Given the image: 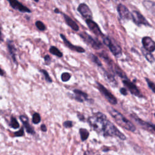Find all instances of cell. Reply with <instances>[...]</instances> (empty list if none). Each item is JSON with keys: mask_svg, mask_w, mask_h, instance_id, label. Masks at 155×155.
I'll use <instances>...</instances> for the list:
<instances>
[{"mask_svg": "<svg viewBox=\"0 0 155 155\" xmlns=\"http://www.w3.org/2000/svg\"><path fill=\"white\" fill-rule=\"evenodd\" d=\"M54 12L55 13H61V12H60V11H59V10L58 8H56L54 10Z\"/></svg>", "mask_w": 155, "mask_h": 155, "instance_id": "cell-37", "label": "cell"}, {"mask_svg": "<svg viewBox=\"0 0 155 155\" xmlns=\"http://www.w3.org/2000/svg\"><path fill=\"white\" fill-rule=\"evenodd\" d=\"M151 128H152V130H154V131L155 132V125H154V124H153V125L151 124Z\"/></svg>", "mask_w": 155, "mask_h": 155, "instance_id": "cell-38", "label": "cell"}, {"mask_svg": "<svg viewBox=\"0 0 155 155\" xmlns=\"http://www.w3.org/2000/svg\"><path fill=\"white\" fill-rule=\"evenodd\" d=\"M122 82L123 84L127 88V89L132 94L140 97H142V95L140 93L139 90L137 88V87L134 84L130 82L128 79H124L122 81Z\"/></svg>", "mask_w": 155, "mask_h": 155, "instance_id": "cell-9", "label": "cell"}, {"mask_svg": "<svg viewBox=\"0 0 155 155\" xmlns=\"http://www.w3.org/2000/svg\"><path fill=\"white\" fill-rule=\"evenodd\" d=\"M79 35L86 43L90 45L94 49L99 50L102 48V44L101 43V42L97 39L93 38L86 32H82Z\"/></svg>", "mask_w": 155, "mask_h": 155, "instance_id": "cell-4", "label": "cell"}, {"mask_svg": "<svg viewBox=\"0 0 155 155\" xmlns=\"http://www.w3.org/2000/svg\"><path fill=\"white\" fill-rule=\"evenodd\" d=\"M84 155H96V154L91 151H87L84 153Z\"/></svg>", "mask_w": 155, "mask_h": 155, "instance_id": "cell-36", "label": "cell"}, {"mask_svg": "<svg viewBox=\"0 0 155 155\" xmlns=\"http://www.w3.org/2000/svg\"><path fill=\"white\" fill-rule=\"evenodd\" d=\"M145 79L147 81V84H148L149 88L155 93V84L148 78H145Z\"/></svg>", "mask_w": 155, "mask_h": 155, "instance_id": "cell-29", "label": "cell"}, {"mask_svg": "<svg viewBox=\"0 0 155 155\" xmlns=\"http://www.w3.org/2000/svg\"><path fill=\"white\" fill-rule=\"evenodd\" d=\"M7 48H8L9 54L11 56L13 62L15 63H17V61H16V48L15 47V44L13 41H12V40L7 41Z\"/></svg>", "mask_w": 155, "mask_h": 155, "instance_id": "cell-17", "label": "cell"}, {"mask_svg": "<svg viewBox=\"0 0 155 155\" xmlns=\"http://www.w3.org/2000/svg\"><path fill=\"white\" fill-rule=\"evenodd\" d=\"M61 78L62 82H67L71 78V74L68 72H64L62 73Z\"/></svg>", "mask_w": 155, "mask_h": 155, "instance_id": "cell-28", "label": "cell"}, {"mask_svg": "<svg viewBox=\"0 0 155 155\" xmlns=\"http://www.w3.org/2000/svg\"><path fill=\"white\" fill-rule=\"evenodd\" d=\"M8 2L10 5V6L20 12L22 13H31V10L27 7L22 5L20 2L16 1V0H9Z\"/></svg>", "mask_w": 155, "mask_h": 155, "instance_id": "cell-13", "label": "cell"}, {"mask_svg": "<svg viewBox=\"0 0 155 155\" xmlns=\"http://www.w3.org/2000/svg\"><path fill=\"white\" fill-rule=\"evenodd\" d=\"M77 116H78V119H79L80 120L84 121V120H85V117H84V116L82 114H81V113H77Z\"/></svg>", "mask_w": 155, "mask_h": 155, "instance_id": "cell-34", "label": "cell"}, {"mask_svg": "<svg viewBox=\"0 0 155 155\" xmlns=\"http://www.w3.org/2000/svg\"><path fill=\"white\" fill-rule=\"evenodd\" d=\"M143 5L155 17V2L151 1H144Z\"/></svg>", "mask_w": 155, "mask_h": 155, "instance_id": "cell-19", "label": "cell"}, {"mask_svg": "<svg viewBox=\"0 0 155 155\" xmlns=\"http://www.w3.org/2000/svg\"><path fill=\"white\" fill-rule=\"evenodd\" d=\"M141 50H142V53H143V55L145 56L146 59H147L149 62H150V63H153V62H154L155 59H154L153 55L150 52L147 51L146 50H145V49L143 48L141 49Z\"/></svg>", "mask_w": 155, "mask_h": 155, "instance_id": "cell-20", "label": "cell"}, {"mask_svg": "<svg viewBox=\"0 0 155 155\" xmlns=\"http://www.w3.org/2000/svg\"><path fill=\"white\" fill-rule=\"evenodd\" d=\"M41 130L42 131H44V132L47 131V127L45 126V124H42V125H41Z\"/></svg>", "mask_w": 155, "mask_h": 155, "instance_id": "cell-35", "label": "cell"}, {"mask_svg": "<svg viewBox=\"0 0 155 155\" xmlns=\"http://www.w3.org/2000/svg\"><path fill=\"white\" fill-rule=\"evenodd\" d=\"M1 76H2L3 75V70L1 69Z\"/></svg>", "mask_w": 155, "mask_h": 155, "instance_id": "cell-39", "label": "cell"}, {"mask_svg": "<svg viewBox=\"0 0 155 155\" xmlns=\"http://www.w3.org/2000/svg\"><path fill=\"white\" fill-rule=\"evenodd\" d=\"M49 51L51 54H52L54 56H56L59 58H61L63 56L62 53L57 47H56L54 46H51L49 48Z\"/></svg>", "mask_w": 155, "mask_h": 155, "instance_id": "cell-21", "label": "cell"}, {"mask_svg": "<svg viewBox=\"0 0 155 155\" xmlns=\"http://www.w3.org/2000/svg\"><path fill=\"white\" fill-rule=\"evenodd\" d=\"M44 62L45 65H49L50 64L51 62V58L48 54H46L44 57Z\"/></svg>", "mask_w": 155, "mask_h": 155, "instance_id": "cell-31", "label": "cell"}, {"mask_svg": "<svg viewBox=\"0 0 155 155\" xmlns=\"http://www.w3.org/2000/svg\"><path fill=\"white\" fill-rule=\"evenodd\" d=\"M41 116L38 113H35L32 116V122L35 124H38L41 122Z\"/></svg>", "mask_w": 155, "mask_h": 155, "instance_id": "cell-25", "label": "cell"}, {"mask_svg": "<svg viewBox=\"0 0 155 155\" xmlns=\"http://www.w3.org/2000/svg\"><path fill=\"white\" fill-rule=\"evenodd\" d=\"M117 11L119 17L122 19H130L131 18V13L128 8L122 4H119L117 6Z\"/></svg>", "mask_w": 155, "mask_h": 155, "instance_id": "cell-10", "label": "cell"}, {"mask_svg": "<svg viewBox=\"0 0 155 155\" xmlns=\"http://www.w3.org/2000/svg\"><path fill=\"white\" fill-rule=\"evenodd\" d=\"M77 10L79 12V13L82 15V16L85 19V20L92 19L93 14L92 12L89 8V7L85 3H81L78 8Z\"/></svg>", "mask_w": 155, "mask_h": 155, "instance_id": "cell-6", "label": "cell"}, {"mask_svg": "<svg viewBox=\"0 0 155 155\" xmlns=\"http://www.w3.org/2000/svg\"><path fill=\"white\" fill-rule=\"evenodd\" d=\"M60 36L62 38V41H64L65 45L67 47H68L70 50H73L76 52H78V53H84L85 51V50L84 48H82L80 46L74 45H73L72 44H71V42L68 40H67V39L65 38V36L63 34H60Z\"/></svg>", "mask_w": 155, "mask_h": 155, "instance_id": "cell-14", "label": "cell"}, {"mask_svg": "<svg viewBox=\"0 0 155 155\" xmlns=\"http://www.w3.org/2000/svg\"><path fill=\"white\" fill-rule=\"evenodd\" d=\"M87 121L93 130L104 136H115L121 140L126 139L125 136L101 112H97L90 116Z\"/></svg>", "mask_w": 155, "mask_h": 155, "instance_id": "cell-1", "label": "cell"}, {"mask_svg": "<svg viewBox=\"0 0 155 155\" xmlns=\"http://www.w3.org/2000/svg\"><path fill=\"white\" fill-rule=\"evenodd\" d=\"M154 116H155V114H154Z\"/></svg>", "mask_w": 155, "mask_h": 155, "instance_id": "cell-40", "label": "cell"}, {"mask_svg": "<svg viewBox=\"0 0 155 155\" xmlns=\"http://www.w3.org/2000/svg\"><path fill=\"white\" fill-rule=\"evenodd\" d=\"M131 19L136 25H150L149 22L146 20L145 17L136 10H133L131 12Z\"/></svg>", "mask_w": 155, "mask_h": 155, "instance_id": "cell-7", "label": "cell"}, {"mask_svg": "<svg viewBox=\"0 0 155 155\" xmlns=\"http://www.w3.org/2000/svg\"><path fill=\"white\" fill-rule=\"evenodd\" d=\"M97 88L101 92V93L104 96V97L107 99V101L111 104V105H116L117 103V99L115 96L110 92L108 90H107L102 84H100L99 82H96Z\"/></svg>", "mask_w": 155, "mask_h": 155, "instance_id": "cell-5", "label": "cell"}, {"mask_svg": "<svg viewBox=\"0 0 155 155\" xmlns=\"http://www.w3.org/2000/svg\"><path fill=\"white\" fill-rule=\"evenodd\" d=\"M101 70H102V75L104 78V79L106 80V81L112 87H115L117 85V81L115 79L114 75L112 73H110L109 72H108L107 71H106L102 67H99Z\"/></svg>", "mask_w": 155, "mask_h": 155, "instance_id": "cell-12", "label": "cell"}, {"mask_svg": "<svg viewBox=\"0 0 155 155\" xmlns=\"http://www.w3.org/2000/svg\"><path fill=\"white\" fill-rule=\"evenodd\" d=\"M63 125L65 128H71L73 127V122L71 120H66L63 123Z\"/></svg>", "mask_w": 155, "mask_h": 155, "instance_id": "cell-30", "label": "cell"}, {"mask_svg": "<svg viewBox=\"0 0 155 155\" xmlns=\"http://www.w3.org/2000/svg\"><path fill=\"white\" fill-rule=\"evenodd\" d=\"M63 16L64 18L65 21L66 22V24L73 30L74 31H78L79 29V27L78 26V25L70 18L69 17L68 15H65V13H62Z\"/></svg>", "mask_w": 155, "mask_h": 155, "instance_id": "cell-18", "label": "cell"}, {"mask_svg": "<svg viewBox=\"0 0 155 155\" xmlns=\"http://www.w3.org/2000/svg\"><path fill=\"white\" fill-rule=\"evenodd\" d=\"M35 25L37 28L41 31H44L46 29V27L44 24L41 21H37L35 22Z\"/></svg>", "mask_w": 155, "mask_h": 155, "instance_id": "cell-27", "label": "cell"}, {"mask_svg": "<svg viewBox=\"0 0 155 155\" xmlns=\"http://www.w3.org/2000/svg\"><path fill=\"white\" fill-rule=\"evenodd\" d=\"M24 134V128H21L19 131H16L15 132L14 134L15 136L16 137H20V136H22Z\"/></svg>", "mask_w": 155, "mask_h": 155, "instance_id": "cell-32", "label": "cell"}, {"mask_svg": "<svg viewBox=\"0 0 155 155\" xmlns=\"http://www.w3.org/2000/svg\"><path fill=\"white\" fill-rule=\"evenodd\" d=\"M143 48L149 52H153L155 50V42L150 37L145 36L142 39Z\"/></svg>", "mask_w": 155, "mask_h": 155, "instance_id": "cell-11", "label": "cell"}, {"mask_svg": "<svg viewBox=\"0 0 155 155\" xmlns=\"http://www.w3.org/2000/svg\"><path fill=\"white\" fill-rule=\"evenodd\" d=\"M107 109L108 113L112 116L115 122L119 126L131 132H134L136 131V127L133 124L128 120L120 113L111 107H108Z\"/></svg>", "mask_w": 155, "mask_h": 155, "instance_id": "cell-2", "label": "cell"}, {"mask_svg": "<svg viewBox=\"0 0 155 155\" xmlns=\"http://www.w3.org/2000/svg\"><path fill=\"white\" fill-rule=\"evenodd\" d=\"M86 24L88 26V27L90 28V30L97 36H100L102 38L105 36V35L103 34L102 31L101 30L99 25L96 23L94 21H93L92 19L89 20H85Z\"/></svg>", "mask_w": 155, "mask_h": 155, "instance_id": "cell-8", "label": "cell"}, {"mask_svg": "<svg viewBox=\"0 0 155 155\" xmlns=\"http://www.w3.org/2000/svg\"><path fill=\"white\" fill-rule=\"evenodd\" d=\"M90 58H91V61L97 65V66L98 67H102V62H101V61L99 60V59L94 54H90Z\"/></svg>", "mask_w": 155, "mask_h": 155, "instance_id": "cell-24", "label": "cell"}, {"mask_svg": "<svg viewBox=\"0 0 155 155\" xmlns=\"http://www.w3.org/2000/svg\"><path fill=\"white\" fill-rule=\"evenodd\" d=\"M19 119L23 124L24 128L28 133H30L31 134H34L35 133L34 129L28 123V119L25 115H21L19 116Z\"/></svg>", "mask_w": 155, "mask_h": 155, "instance_id": "cell-16", "label": "cell"}, {"mask_svg": "<svg viewBox=\"0 0 155 155\" xmlns=\"http://www.w3.org/2000/svg\"><path fill=\"white\" fill-rule=\"evenodd\" d=\"M73 93L74 95L73 96V98L76 101L79 102H83L85 101H88V96L86 93L78 89H74L73 90Z\"/></svg>", "mask_w": 155, "mask_h": 155, "instance_id": "cell-15", "label": "cell"}, {"mask_svg": "<svg viewBox=\"0 0 155 155\" xmlns=\"http://www.w3.org/2000/svg\"><path fill=\"white\" fill-rule=\"evenodd\" d=\"M102 39L103 43L109 48L110 51L115 57H119L121 55L122 48L119 44L113 42L110 38L105 36Z\"/></svg>", "mask_w": 155, "mask_h": 155, "instance_id": "cell-3", "label": "cell"}, {"mask_svg": "<svg viewBox=\"0 0 155 155\" xmlns=\"http://www.w3.org/2000/svg\"><path fill=\"white\" fill-rule=\"evenodd\" d=\"M120 93H121L122 95H124V96L127 95V90H126L125 88L122 87V88H120Z\"/></svg>", "mask_w": 155, "mask_h": 155, "instance_id": "cell-33", "label": "cell"}, {"mask_svg": "<svg viewBox=\"0 0 155 155\" xmlns=\"http://www.w3.org/2000/svg\"><path fill=\"white\" fill-rule=\"evenodd\" d=\"M40 71L42 73V74L45 77V81L47 82H49V83H51L52 82V79L51 78H50L48 73L44 69H41L40 70Z\"/></svg>", "mask_w": 155, "mask_h": 155, "instance_id": "cell-26", "label": "cell"}, {"mask_svg": "<svg viewBox=\"0 0 155 155\" xmlns=\"http://www.w3.org/2000/svg\"><path fill=\"white\" fill-rule=\"evenodd\" d=\"M10 127H12L14 129H16L19 127V124L18 123V120H16V119L15 117H11L10 121Z\"/></svg>", "mask_w": 155, "mask_h": 155, "instance_id": "cell-23", "label": "cell"}, {"mask_svg": "<svg viewBox=\"0 0 155 155\" xmlns=\"http://www.w3.org/2000/svg\"><path fill=\"white\" fill-rule=\"evenodd\" d=\"M79 134L81 136V139L82 141L87 140L89 136V132L85 128H80Z\"/></svg>", "mask_w": 155, "mask_h": 155, "instance_id": "cell-22", "label": "cell"}]
</instances>
